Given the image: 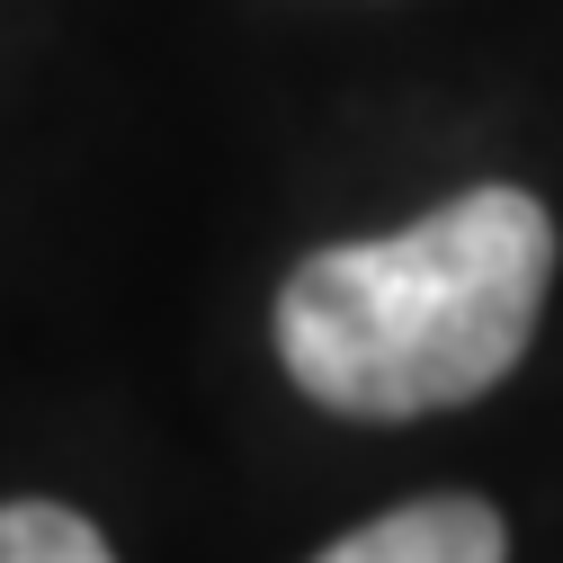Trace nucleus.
Segmentation results:
<instances>
[{
	"label": "nucleus",
	"instance_id": "f257e3e1",
	"mask_svg": "<svg viewBox=\"0 0 563 563\" xmlns=\"http://www.w3.org/2000/svg\"><path fill=\"white\" fill-rule=\"evenodd\" d=\"M545 287L554 216L528 188H465L402 233L313 251L277 287V358L340 420H420L528 358Z\"/></svg>",
	"mask_w": 563,
	"mask_h": 563
},
{
	"label": "nucleus",
	"instance_id": "f03ea898",
	"mask_svg": "<svg viewBox=\"0 0 563 563\" xmlns=\"http://www.w3.org/2000/svg\"><path fill=\"white\" fill-rule=\"evenodd\" d=\"M313 563H510V528L474 492H430V501H402L367 528H349Z\"/></svg>",
	"mask_w": 563,
	"mask_h": 563
},
{
	"label": "nucleus",
	"instance_id": "7ed1b4c3",
	"mask_svg": "<svg viewBox=\"0 0 563 563\" xmlns=\"http://www.w3.org/2000/svg\"><path fill=\"white\" fill-rule=\"evenodd\" d=\"M0 563H117V554L63 501H0Z\"/></svg>",
	"mask_w": 563,
	"mask_h": 563
}]
</instances>
